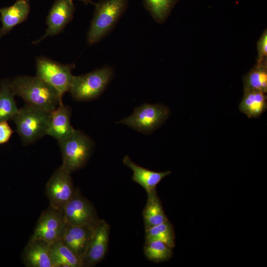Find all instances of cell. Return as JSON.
I'll use <instances>...</instances> for the list:
<instances>
[{
	"instance_id": "cell-1",
	"label": "cell",
	"mask_w": 267,
	"mask_h": 267,
	"mask_svg": "<svg viewBox=\"0 0 267 267\" xmlns=\"http://www.w3.org/2000/svg\"><path fill=\"white\" fill-rule=\"evenodd\" d=\"M10 85L14 94L27 105L52 112L63 104L57 91L37 76H18Z\"/></svg>"
},
{
	"instance_id": "cell-2",
	"label": "cell",
	"mask_w": 267,
	"mask_h": 267,
	"mask_svg": "<svg viewBox=\"0 0 267 267\" xmlns=\"http://www.w3.org/2000/svg\"><path fill=\"white\" fill-rule=\"evenodd\" d=\"M128 0H100L95 10L87 35L89 44H94L113 28L128 6Z\"/></svg>"
},
{
	"instance_id": "cell-3",
	"label": "cell",
	"mask_w": 267,
	"mask_h": 267,
	"mask_svg": "<svg viewBox=\"0 0 267 267\" xmlns=\"http://www.w3.org/2000/svg\"><path fill=\"white\" fill-rule=\"evenodd\" d=\"M51 112L26 104L12 118L23 144L34 143L47 135Z\"/></svg>"
},
{
	"instance_id": "cell-4",
	"label": "cell",
	"mask_w": 267,
	"mask_h": 267,
	"mask_svg": "<svg viewBox=\"0 0 267 267\" xmlns=\"http://www.w3.org/2000/svg\"><path fill=\"white\" fill-rule=\"evenodd\" d=\"M114 75L111 67L105 66L87 74L74 76L70 92L76 101H89L98 97Z\"/></svg>"
},
{
	"instance_id": "cell-5",
	"label": "cell",
	"mask_w": 267,
	"mask_h": 267,
	"mask_svg": "<svg viewBox=\"0 0 267 267\" xmlns=\"http://www.w3.org/2000/svg\"><path fill=\"white\" fill-rule=\"evenodd\" d=\"M36 76L53 87L62 99L69 91L74 76V63L63 64L43 56L36 58Z\"/></svg>"
},
{
	"instance_id": "cell-6",
	"label": "cell",
	"mask_w": 267,
	"mask_h": 267,
	"mask_svg": "<svg viewBox=\"0 0 267 267\" xmlns=\"http://www.w3.org/2000/svg\"><path fill=\"white\" fill-rule=\"evenodd\" d=\"M62 156V165L71 173L81 169L89 160L93 142L83 132L75 130L68 138L58 143Z\"/></svg>"
},
{
	"instance_id": "cell-7",
	"label": "cell",
	"mask_w": 267,
	"mask_h": 267,
	"mask_svg": "<svg viewBox=\"0 0 267 267\" xmlns=\"http://www.w3.org/2000/svg\"><path fill=\"white\" fill-rule=\"evenodd\" d=\"M170 114L169 108L162 104H147L136 107L130 116L117 122L144 134L153 132Z\"/></svg>"
},
{
	"instance_id": "cell-8",
	"label": "cell",
	"mask_w": 267,
	"mask_h": 267,
	"mask_svg": "<svg viewBox=\"0 0 267 267\" xmlns=\"http://www.w3.org/2000/svg\"><path fill=\"white\" fill-rule=\"evenodd\" d=\"M71 174L61 165L55 171L46 185V193L50 206L61 213L76 190Z\"/></svg>"
},
{
	"instance_id": "cell-9",
	"label": "cell",
	"mask_w": 267,
	"mask_h": 267,
	"mask_svg": "<svg viewBox=\"0 0 267 267\" xmlns=\"http://www.w3.org/2000/svg\"><path fill=\"white\" fill-rule=\"evenodd\" d=\"M62 213L70 225L94 226L99 220L92 204L77 190Z\"/></svg>"
},
{
	"instance_id": "cell-10",
	"label": "cell",
	"mask_w": 267,
	"mask_h": 267,
	"mask_svg": "<svg viewBox=\"0 0 267 267\" xmlns=\"http://www.w3.org/2000/svg\"><path fill=\"white\" fill-rule=\"evenodd\" d=\"M67 224L62 213L50 206L40 217L32 238L51 244L62 239Z\"/></svg>"
},
{
	"instance_id": "cell-11",
	"label": "cell",
	"mask_w": 267,
	"mask_h": 267,
	"mask_svg": "<svg viewBox=\"0 0 267 267\" xmlns=\"http://www.w3.org/2000/svg\"><path fill=\"white\" fill-rule=\"evenodd\" d=\"M110 225L99 219L82 261L83 267H93L100 262L107 252L110 233Z\"/></svg>"
},
{
	"instance_id": "cell-12",
	"label": "cell",
	"mask_w": 267,
	"mask_h": 267,
	"mask_svg": "<svg viewBox=\"0 0 267 267\" xmlns=\"http://www.w3.org/2000/svg\"><path fill=\"white\" fill-rule=\"evenodd\" d=\"M74 11L72 0H55L46 18L48 27L44 35L33 44H37L48 36L61 33L72 19Z\"/></svg>"
},
{
	"instance_id": "cell-13",
	"label": "cell",
	"mask_w": 267,
	"mask_h": 267,
	"mask_svg": "<svg viewBox=\"0 0 267 267\" xmlns=\"http://www.w3.org/2000/svg\"><path fill=\"white\" fill-rule=\"evenodd\" d=\"M70 106L60 105L51 112L47 135L60 142L70 136L75 130L71 124Z\"/></svg>"
},
{
	"instance_id": "cell-14",
	"label": "cell",
	"mask_w": 267,
	"mask_h": 267,
	"mask_svg": "<svg viewBox=\"0 0 267 267\" xmlns=\"http://www.w3.org/2000/svg\"><path fill=\"white\" fill-rule=\"evenodd\" d=\"M95 226L67 224L61 240L82 260L90 241Z\"/></svg>"
},
{
	"instance_id": "cell-15",
	"label": "cell",
	"mask_w": 267,
	"mask_h": 267,
	"mask_svg": "<svg viewBox=\"0 0 267 267\" xmlns=\"http://www.w3.org/2000/svg\"><path fill=\"white\" fill-rule=\"evenodd\" d=\"M23 258L27 267H55L50 244L41 239L31 238L24 249Z\"/></svg>"
},
{
	"instance_id": "cell-16",
	"label": "cell",
	"mask_w": 267,
	"mask_h": 267,
	"mask_svg": "<svg viewBox=\"0 0 267 267\" xmlns=\"http://www.w3.org/2000/svg\"><path fill=\"white\" fill-rule=\"evenodd\" d=\"M30 10L29 0H17L13 5L0 8V38L25 21Z\"/></svg>"
},
{
	"instance_id": "cell-17",
	"label": "cell",
	"mask_w": 267,
	"mask_h": 267,
	"mask_svg": "<svg viewBox=\"0 0 267 267\" xmlns=\"http://www.w3.org/2000/svg\"><path fill=\"white\" fill-rule=\"evenodd\" d=\"M123 163L133 172V180L141 186L147 193L156 190L157 184L171 173L167 171L156 172L141 167L134 162L128 155L123 160Z\"/></svg>"
},
{
	"instance_id": "cell-18",
	"label": "cell",
	"mask_w": 267,
	"mask_h": 267,
	"mask_svg": "<svg viewBox=\"0 0 267 267\" xmlns=\"http://www.w3.org/2000/svg\"><path fill=\"white\" fill-rule=\"evenodd\" d=\"M239 108L249 118L259 117L267 109L266 93L254 89L244 90Z\"/></svg>"
},
{
	"instance_id": "cell-19",
	"label": "cell",
	"mask_w": 267,
	"mask_h": 267,
	"mask_svg": "<svg viewBox=\"0 0 267 267\" xmlns=\"http://www.w3.org/2000/svg\"><path fill=\"white\" fill-rule=\"evenodd\" d=\"M51 259L55 267H83L82 260L61 240L50 244Z\"/></svg>"
},
{
	"instance_id": "cell-20",
	"label": "cell",
	"mask_w": 267,
	"mask_h": 267,
	"mask_svg": "<svg viewBox=\"0 0 267 267\" xmlns=\"http://www.w3.org/2000/svg\"><path fill=\"white\" fill-rule=\"evenodd\" d=\"M147 194V201L142 212L145 229L162 223L168 220L156 189Z\"/></svg>"
},
{
	"instance_id": "cell-21",
	"label": "cell",
	"mask_w": 267,
	"mask_h": 267,
	"mask_svg": "<svg viewBox=\"0 0 267 267\" xmlns=\"http://www.w3.org/2000/svg\"><path fill=\"white\" fill-rule=\"evenodd\" d=\"M10 81L4 79L0 82V122L12 120L19 110L15 100Z\"/></svg>"
},
{
	"instance_id": "cell-22",
	"label": "cell",
	"mask_w": 267,
	"mask_h": 267,
	"mask_svg": "<svg viewBox=\"0 0 267 267\" xmlns=\"http://www.w3.org/2000/svg\"><path fill=\"white\" fill-rule=\"evenodd\" d=\"M244 90L254 89L267 93V62L256 64L243 78Z\"/></svg>"
},
{
	"instance_id": "cell-23",
	"label": "cell",
	"mask_w": 267,
	"mask_h": 267,
	"mask_svg": "<svg viewBox=\"0 0 267 267\" xmlns=\"http://www.w3.org/2000/svg\"><path fill=\"white\" fill-rule=\"evenodd\" d=\"M145 241L158 240L174 248L175 246V234L174 227L168 220L159 224L145 229Z\"/></svg>"
},
{
	"instance_id": "cell-24",
	"label": "cell",
	"mask_w": 267,
	"mask_h": 267,
	"mask_svg": "<svg viewBox=\"0 0 267 267\" xmlns=\"http://www.w3.org/2000/svg\"><path fill=\"white\" fill-rule=\"evenodd\" d=\"M172 247L158 240L145 241L143 252L145 257L149 261L160 263L169 260L173 256Z\"/></svg>"
},
{
	"instance_id": "cell-25",
	"label": "cell",
	"mask_w": 267,
	"mask_h": 267,
	"mask_svg": "<svg viewBox=\"0 0 267 267\" xmlns=\"http://www.w3.org/2000/svg\"><path fill=\"white\" fill-rule=\"evenodd\" d=\"M145 9L158 23L167 18L178 0H142Z\"/></svg>"
},
{
	"instance_id": "cell-26",
	"label": "cell",
	"mask_w": 267,
	"mask_h": 267,
	"mask_svg": "<svg viewBox=\"0 0 267 267\" xmlns=\"http://www.w3.org/2000/svg\"><path fill=\"white\" fill-rule=\"evenodd\" d=\"M257 64L267 62V31L265 30L257 42Z\"/></svg>"
},
{
	"instance_id": "cell-27",
	"label": "cell",
	"mask_w": 267,
	"mask_h": 267,
	"mask_svg": "<svg viewBox=\"0 0 267 267\" xmlns=\"http://www.w3.org/2000/svg\"><path fill=\"white\" fill-rule=\"evenodd\" d=\"M13 132L7 121L0 122V144L7 142Z\"/></svg>"
},
{
	"instance_id": "cell-28",
	"label": "cell",
	"mask_w": 267,
	"mask_h": 267,
	"mask_svg": "<svg viewBox=\"0 0 267 267\" xmlns=\"http://www.w3.org/2000/svg\"><path fill=\"white\" fill-rule=\"evenodd\" d=\"M81 0V1H82L83 2H84L86 4H88V3H92V4H94V3H93L91 0Z\"/></svg>"
}]
</instances>
